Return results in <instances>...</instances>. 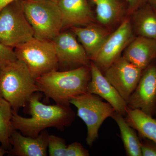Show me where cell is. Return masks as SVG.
<instances>
[{"label":"cell","mask_w":156,"mask_h":156,"mask_svg":"<svg viewBox=\"0 0 156 156\" xmlns=\"http://www.w3.org/2000/svg\"><path fill=\"white\" fill-rule=\"evenodd\" d=\"M40 92L34 93L27 103L30 118L21 116L13 111V129L19 130L24 136L36 137L42 131L51 127L62 130L75 119V113L69 105H46L40 101Z\"/></svg>","instance_id":"obj_1"},{"label":"cell","mask_w":156,"mask_h":156,"mask_svg":"<svg viewBox=\"0 0 156 156\" xmlns=\"http://www.w3.org/2000/svg\"><path fill=\"white\" fill-rule=\"evenodd\" d=\"M91 80L90 66L58 71L53 70L37 78L41 92L57 104L69 105L73 97L87 92Z\"/></svg>","instance_id":"obj_2"},{"label":"cell","mask_w":156,"mask_h":156,"mask_svg":"<svg viewBox=\"0 0 156 156\" xmlns=\"http://www.w3.org/2000/svg\"><path fill=\"white\" fill-rule=\"evenodd\" d=\"M41 92L26 65L17 59L0 68V96L13 111L24 107L34 93Z\"/></svg>","instance_id":"obj_3"},{"label":"cell","mask_w":156,"mask_h":156,"mask_svg":"<svg viewBox=\"0 0 156 156\" xmlns=\"http://www.w3.org/2000/svg\"><path fill=\"white\" fill-rule=\"evenodd\" d=\"M37 38L52 41L62 27L58 2L52 0H19Z\"/></svg>","instance_id":"obj_4"},{"label":"cell","mask_w":156,"mask_h":156,"mask_svg":"<svg viewBox=\"0 0 156 156\" xmlns=\"http://www.w3.org/2000/svg\"><path fill=\"white\" fill-rule=\"evenodd\" d=\"M15 48L17 59L26 65L35 80L57 69L58 61L53 41L34 37Z\"/></svg>","instance_id":"obj_5"},{"label":"cell","mask_w":156,"mask_h":156,"mask_svg":"<svg viewBox=\"0 0 156 156\" xmlns=\"http://www.w3.org/2000/svg\"><path fill=\"white\" fill-rule=\"evenodd\" d=\"M69 103L76 108L77 115L87 126L86 142L92 147L98 138L101 126L107 118H111L116 112L115 108L100 96L89 92L73 97Z\"/></svg>","instance_id":"obj_6"},{"label":"cell","mask_w":156,"mask_h":156,"mask_svg":"<svg viewBox=\"0 0 156 156\" xmlns=\"http://www.w3.org/2000/svg\"><path fill=\"white\" fill-rule=\"evenodd\" d=\"M34 37V31L22 9L19 0L0 11V43L10 48L28 41Z\"/></svg>","instance_id":"obj_7"},{"label":"cell","mask_w":156,"mask_h":156,"mask_svg":"<svg viewBox=\"0 0 156 156\" xmlns=\"http://www.w3.org/2000/svg\"><path fill=\"white\" fill-rule=\"evenodd\" d=\"M131 20L126 17L119 27L111 33L92 61L103 73L116 60L135 37Z\"/></svg>","instance_id":"obj_8"},{"label":"cell","mask_w":156,"mask_h":156,"mask_svg":"<svg viewBox=\"0 0 156 156\" xmlns=\"http://www.w3.org/2000/svg\"><path fill=\"white\" fill-rule=\"evenodd\" d=\"M128 108L154 116L156 111V59L143 71L138 83L128 99Z\"/></svg>","instance_id":"obj_9"},{"label":"cell","mask_w":156,"mask_h":156,"mask_svg":"<svg viewBox=\"0 0 156 156\" xmlns=\"http://www.w3.org/2000/svg\"><path fill=\"white\" fill-rule=\"evenodd\" d=\"M143 71L121 56L103 74L127 103L136 89Z\"/></svg>","instance_id":"obj_10"},{"label":"cell","mask_w":156,"mask_h":156,"mask_svg":"<svg viewBox=\"0 0 156 156\" xmlns=\"http://www.w3.org/2000/svg\"><path fill=\"white\" fill-rule=\"evenodd\" d=\"M52 41L55 46L58 63L76 68L90 66L91 61L74 34L67 32H60Z\"/></svg>","instance_id":"obj_11"},{"label":"cell","mask_w":156,"mask_h":156,"mask_svg":"<svg viewBox=\"0 0 156 156\" xmlns=\"http://www.w3.org/2000/svg\"><path fill=\"white\" fill-rule=\"evenodd\" d=\"M90 68L91 80L88 84L87 92L100 96L111 105L116 112L125 116L128 108L126 101L93 62H90Z\"/></svg>","instance_id":"obj_12"},{"label":"cell","mask_w":156,"mask_h":156,"mask_svg":"<svg viewBox=\"0 0 156 156\" xmlns=\"http://www.w3.org/2000/svg\"><path fill=\"white\" fill-rule=\"evenodd\" d=\"M63 28L85 27L95 23V19L87 0H59Z\"/></svg>","instance_id":"obj_13"},{"label":"cell","mask_w":156,"mask_h":156,"mask_svg":"<svg viewBox=\"0 0 156 156\" xmlns=\"http://www.w3.org/2000/svg\"><path fill=\"white\" fill-rule=\"evenodd\" d=\"M49 134L44 130L36 137L24 136L14 130L10 137L13 147L10 150L11 155L17 156H46L48 155Z\"/></svg>","instance_id":"obj_14"},{"label":"cell","mask_w":156,"mask_h":156,"mask_svg":"<svg viewBox=\"0 0 156 156\" xmlns=\"http://www.w3.org/2000/svg\"><path fill=\"white\" fill-rule=\"evenodd\" d=\"M122 56L136 67L144 70L156 59V41L136 36L124 50Z\"/></svg>","instance_id":"obj_15"},{"label":"cell","mask_w":156,"mask_h":156,"mask_svg":"<svg viewBox=\"0 0 156 156\" xmlns=\"http://www.w3.org/2000/svg\"><path fill=\"white\" fill-rule=\"evenodd\" d=\"M71 30L77 37L90 61L111 34L107 28L96 23L85 27H73Z\"/></svg>","instance_id":"obj_16"},{"label":"cell","mask_w":156,"mask_h":156,"mask_svg":"<svg viewBox=\"0 0 156 156\" xmlns=\"http://www.w3.org/2000/svg\"><path fill=\"white\" fill-rule=\"evenodd\" d=\"M131 15V23L136 36L156 41V9L147 2Z\"/></svg>","instance_id":"obj_17"},{"label":"cell","mask_w":156,"mask_h":156,"mask_svg":"<svg viewBox=\"0 0 156 156\" xmlns=\"http://www.w3.org/2000/svg\"><path fill=\"white\" fill-rule=\"evenodd\" d=\"M95 7L96 19L105 27L123 21L125 12L119 0H91Z\"/></svg>","instance_id":"obj_18"},{"label":"cell","mask_w":156,"mask_h":156,"mask_svg":"<svg viewBox=\"0 0 156 156\" xmlns=\"http://www.w3.org/2000/svg\"><path fill=\"white\" fill-rule=\"evenodd\" d=\"M125 120L135 129L139 137L148 138L156 142V119L138 109L128 107Z\"/></svg>","instance_id":"obj_19"},{"label":"cell","mask_w":156,"mask_h":156,"mask_svg":"<svg viewBox=\"0 0 156 156\" xmlns=\"http://www.w3.org/2000/svg\"><path fill=\"white\" fill-rule=\"evenodd\" d=\"M111 118L117 123L120 131L126 154L128 156H142L141 142L137 131L129 126L125 117L115 112Z\"/></svg>","instance_id":"obj_20"},{"label":"cell","mask_w":156,"mask_h":156,"mask_svg":"<svg viewBox=\"0 0 156 156\" xmlns=\"http://www.w3.org/2000/svg\"><path fill=\"white\" fill-rule=\"evenodd\" d=\"M13 110L10 104L0 96V143L3 148H11L10 137L13 131L11 119Z\"/></svg>","instance_id":"obj_21"},{"label":"cell","mask_w":156,"mask_h":156,"mask_svg":"<svg viewBox=\"0 0 156 156\" xmlns=\"http://www.w3.org/2000/svg\"><path fill=\"white\" fill-rule=\"evenodd\" d=\"M67 145L63 138L54 135L48 137V154L50 156H66Z\"/></svg>","instance_id":"obj_22"},{"label":"cell","mask_w":156,"mask_h":156,"mask_svg":"<svg viewBox=\"0 0 156 156\" xmlns=\"http://www.w3.org/2000/svg\"><path fill=\"white\" fill-rule=\"evenodd\" d=\"M17 59L14 50L12 48L0 43V68Z\"/></svg>","instance_id":"obj_23"},{"label":"cell","mask_w":156,"mask_h":156,"mask_svg":"<svg viewBox=\"0 0 156 156\" xmlns=\"http://www.w3.org/2000/svg\"><path fill=\"white\" fill-rule=\"evenodd\" d=\"M142 156H156V142L148 138L140 137Z\"/></svg>","instance_id":"obj_24"},{"label":"cell","mask_w":156,"mask_h":156,"mask_svg":"<svg viewBox=\"0 0 156 156\" xmlns=\"http://www.w3.org/2000/svg\"><path fill=\"white\" fill-rule=\"evenodd\" d=\"M89 151L80 143L75 142L67 146L66 156H89Z\"/></svg>","instance_id":"obj_25"},{"label":"cell","mask_w":156,"mask_h":156,"mask_svg":"<svg viewBox=\"0 0 156 156\" xmlns=\"http://www.w3.org/2000/svg\"><path fill=\"white\" fill-rule=\"evenodd\" d=\"M126 1L128 5L127 14L129 15H132L135 11L147 2V0H126Z\"/></svg>","instance_id":"obj_26"},{"label":"cell","mask_w":156,"mask_h":156,"mask_svg":"<svg viewBox=\"0 0 156 156\" xmlns=\"http://www.w3.org/2000/svg\"><path fill=\"white\" fill-rule=\"evenodd\" d=\"M17 0H0V11L5 7Z\"/></svg>","instance_id":"obj_27"},{"label":"cell","mask_w":156,"mask_h":156,"mask_svg":"<svg viewBox=\"0 0 156 156\" xmlns=\"http://www.w3.org/2000/svg\"><path fill=\"white\" fill-rule=\"evenodd\" d=\"M147 3L156 9V0H147Z\"/></svg>","instance_id":"obj_28"},{"label":"cell","mask_w":156,"mask_h":156,"mask_svg":"<svg viewBox=\"0 0 156 156\" xmlns=\"http://www.w3.org/2000/svg\"><path fill=\"white\" fill-rule=\"evenodd\" d=\"M8 152L7 150H6L3 147H0V156H3L5 154Z\"/></svg>","instance_id":"obj_29"},{"label":"cell","mask_w":156,"mask_h":156,"mask_svg":"<svg viewBox=\"0 0 156 156\" xmlns=\"http://www.w3.org/2000/svg\"><path fill=\"white\" fill-rule=\"evenodd\" d=\"M52 1H55V2H58L59 0H52Z\"/></svg>","instance_id":"obj_30"},{"label":"cell","mask_w":156,"mask_h":156,"mask_svg":"<svg viewBox=\"0 0 156 156\" xmlns=\"http://www.w3.org/2000/svg\"><path fill=\"white\" fill-rule=\"evenodd\" d=\"M154 116L155 117L156 119V111L155 112V113Z\"/></svg>","instance_id":"obj_31"}]
</instances>
